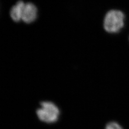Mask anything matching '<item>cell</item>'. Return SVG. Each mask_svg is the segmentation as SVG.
Returning <instances> with one entry per match:
<instances>
[{
  "mask_svg": "<svg viewBox=\"0 0 129 129\" xmlns=\"http://www.w3.org/2000/svg\"><path fill=\"white\" fill-rule=\"evenodd\" d=\"M40 108L36 111V115L40 121L46 124H53L57 122L60 111L54 103L45 101L40 103Z\"/></svg>",
  "mask_w": 129,
  "mask_h": 129,
  "instance_id": "obj_1",
  "label": "cell"
},
{
  "mask_svg": "<svg viewBox=\"0 0 129 129\" xmlns=\"http://www.w3.org/2000/svg\"><path fill=\"white\" fill-rule=\"evenodd\" d=\"M124 15L118 10H111L107 13L104 19L105 30L110 33L117 32L123 27Z\"/></svg>",
  "mask_w": 129,
  "mask_h": 129,
  "instance_id": "obj_2",
  "label": "cell"
},
{
  "mask_svg": "<svg viewBox=\"0 0 129 129\" xmlns=\"http://www.w3.org/2000/svg\"><path fill=\"white\" fill-rule=\"evenodd\" d=\"M37 8L33 3H25L22 11V20L26 23L34 22L37 18Z\"/></svg>",
  "mask_w": 129,
  "mask_h": 129,
  "instance_id": "obj_3",
  "label": "cell"
},
{
  "mask_svg": "<svg viewBox=\"0 0 129 129\" xmlns=\"http://www.w3.org/2000/svg\"><path fill=\"white\" fill-rule=\"evenodd\" d=\"M25 5L23 1H18L16 5L11 8L10 12V17L15 22H19L22 20V11Z\"/></svg>",
  "mask_w": 129,
  "mask_h": 129,
  "instance_id": "obj_4",
  "label": "cell"
},
{
  "mask_svg": "<svg viewBox=\"0 0 129 129\" xmlns=\"http://www.w3.org/2000/svg\"><path fill=\"white\" fill-rule=\"evenodd\" d=\"M105 129H123V128L117 123L110 122L107 125Z\"/></svg>",
  "mask_w": 129,
  "mask_h": 129,
  "instance_id": "obj_5",
  "label": "cell"
}]
</instances>
